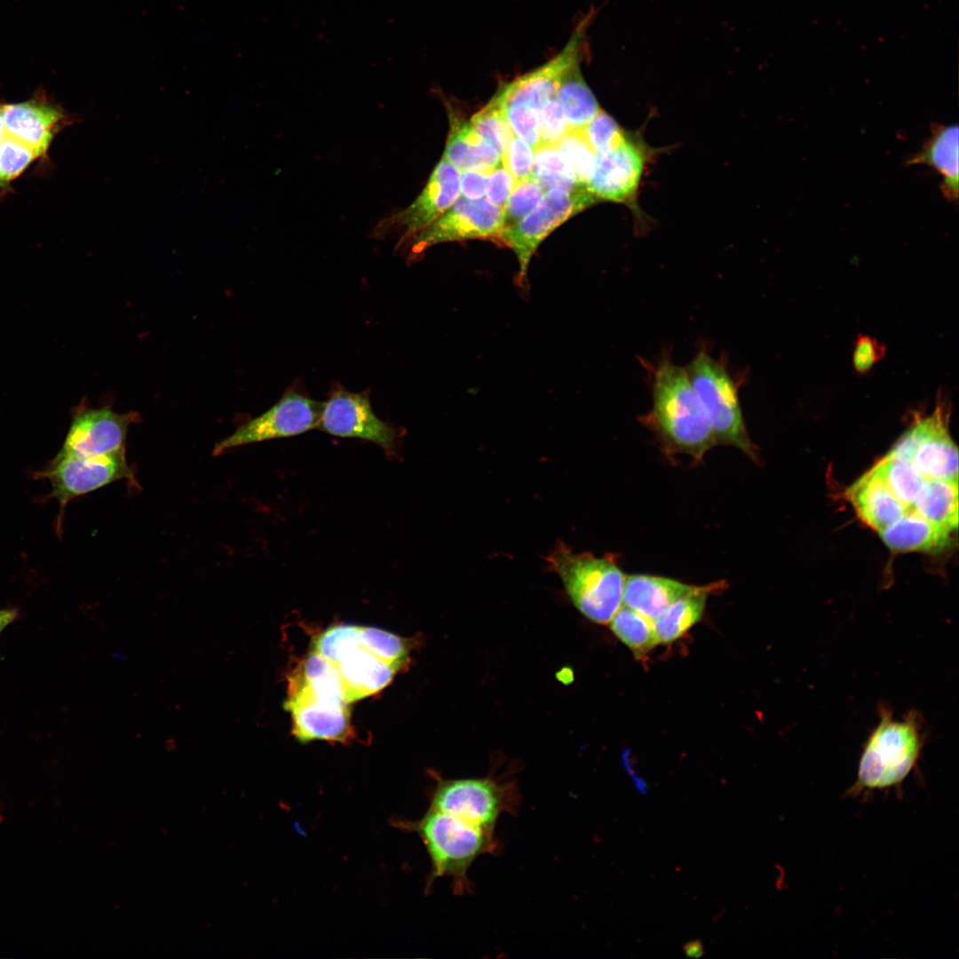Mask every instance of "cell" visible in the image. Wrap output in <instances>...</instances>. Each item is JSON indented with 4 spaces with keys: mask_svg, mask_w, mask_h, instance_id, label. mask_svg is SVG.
<instances>
[{
    "mask_svg": "<svg viewBox=\"0 0 959 959\" xmlns=\"http://www.w3.org/2000/svg\"><path fill=\"white\" fill-rule=\"evenodd\" d=\"M60 504L120 480L133 477L125 454L89 457L61 448L44 473Z\"/></svg>",
    "mask_w": 959,
    "mask_h": 959,
    "instance_id": "5bb4252c",
    "label": "cell"
},
{
    "mask_svg": "<svg viewBox=\"0 0 959 959\" xmlns=\"http://www.w3.org/2000/svg\"><path fill=\"white\" fill-rule=\"evenodd\" d=\"M358 639L362 646L398 670L408 661L404 639L385 630L359 626Z\"/></svg>",
    "mask_w": 959,
    "mask_h": 959,
    "instance_id": "1f68e13d",
    "label": "cell"
},
{
    "mask_svg": "<svg viewBox=\"0 0 959 959\" xmlns=\"http://www.w3.org/2000/svg\"><path fill=\"white\" fill-rule=\"evenodd\" d=\"M878 712L879 721L866 740L856 780L847 796L900 789L921 757L925 741L921 715L910 710L903 717H894L884 705Z\"/></svg>",
    "mask_w": 959,
    "mask_h": 959,
    "instance_id": "7a4b0ae2",
    "label": "cell"
},
{
    "mask_svg": "<svg viewBox=\"0 0 959 959\" xmlns=\"http://www.w3.org/2000/svg\"><path fill=\"white\" fill-rule=\"evenodd\" d=\"M443 157L462 171L488 173L502 162L498 151L474 130L470 121L452 127Z\"/></svg>",
    "mask_w": 959,
    "mask_h": 959,
    "instance_id": "603a6c76",
    "label": "cell"
},
{
    "mask_svg": "<svg viewBox=\"0 0 959 959\" xmlns=\"http://www.w3.org/2000/svg\"><path fill=\"white\" fill-rule=\"evenodd\" d=\"M37 157L31 147L6 134L0 142V186L20 176Z\"/></svg>",
    "mask_w": 959,
    "mask_h": 959,
    "instance_id": "e575fe53",
    "label": "cell"
},
{
    "mask_svg": "<svg viewBox=\"0 0 959 959\" xmlns=\"http://www.w3.org/2000/svg\"><path fill=\"white\" fill-rule=\"evenodd\" d=\"M652 395V408L639 417L668 450L701 461L717 445L709 416L685 368L665 351L654 362L642 361Z\"/></svg>",
    "mask_w": 959,
    "mask_h": 959,
    "instance_id": "6da1fadb",
    "label": "cell"
},
{
    "mask_svg": "<svg viewBox=\"0 0 959 959\" xmlns=\"http://www.w3.org/2000/svg\"><path fill=\"white\" fill-rule=\"evenodd\" d=\"M400 825L417 833L426 848L432 863L428 884L450 876L456 893L469 892V868L478 857L496 847L495 830L430 807L419 820Z\"/></svg>",
    "mask_w": 959,
    "mask_h": 959,
    "instance_id": "3957f363",
    "label": "cell"
},
{
    "mask_svg": "<svg viewBox=\"0 0 959 959\" xmlns=\"http://www.w3.org/2000/svg\"><path fill=\"white\" fill-rule=\"evenodd\" d=\"M515 184L514 178L501 162L487 174V199L503 209Z\"/></svg>",
    "mask_w": 959,
    "mask_h": 959,
    "instance_id": "ab89813d",
    "label": "cell"
},
{
    "mask_svg": "<svg viewBox=\"0 0 959 959\" xmlns=\"http://www.w3.org/2000/svg\"><path fill=\"white\" fill-rule=\"evenodd\" d=\"M358 632L359 626L330 662L340 676L348 704L384 689L397 671L362 646Z\"/></svg>",
    "mask_w": 959,
    "mask_h": 959,
    "instance_id": "e0dca14e",
    "label": "cell"
},
{
    "mask_svg": "<svg viewBox=\"0 0 959 959\" xmlns=\"http://www.w3.org/2000/svg\"><path fill=\"white\" fill-rule=\"evenodd\" d=\"M534 160L535 147L524 139L514 136L502 155L503 165L511 174L516 182L532 176Z\"/></svg>",
    "mask_w": 959,
    "mask_h": 959,
    "instance_id": "74e56055",
    "label": "cell"
},
{
    "mask_svg": "<svg viewBox=\"0 0 959 959\" xmlns=\"http://www.w3.org/2000/svg\"><path fill=\"white\" fill-rule=\"evenodd\" d=\"M584 132L596 154L614 148L626 134V131L602 109L586 125Z\"/></svg>",
    "mask_w": 959,
    "mask_h": 959,
    "instance_id": "d590c367",
    "label": "cell"
},
{
    "mask_svg": "<svg viewBox=\"0 0 959 959\" xmlns=\"http://www.w3.org/2000/svg\"><path fill=\"white\" fill-rule=\"evenodd\" d=\"M596 201L587 187L551 188L545 191L530 213L513 227L501 232L500 242L511 248L517 256L521 282L526 281L530 259L540 243L558 226Z\"/></svg>",
    "mask_w": 959,
    "mask_h": 959,
    "instance_id": "52a82bcc",
    "label": "cell"
},
{
    "mask_svg": "<svg viewBox=\"0 0 959 959\" xmlns=\"http://www.w3.org/2000/svg\"><path fill=\"white\" fill-rule=\"evenodd\" d=\"M18 612L14 609L0 610V633L17 617Z\"/></svg>",
    "mask_w": 959,
    "mask_h": 959,
    "instance_id": "7bdbcfd3",
    "label": "cell"
},
{
    "mask_svg": "<svg viewBox=\"0 0 959 959\" xmlns=\"http://www.w3.org/2000/svg\"><path fill=\"white\" fill-rule=\"evenodd\" d=\"M557 147L576 181L586 186L593 170L596 152L589 143L584 129L569 130Z\"/></svg>",
    "mask_w": 959,
    "mask_h": 959,
    "instance_id": "4dcf8cb0",
    "label": "cell"
},
{
    "mask_svg": "<svg viewBox=\"0 0 959 959\" xmlns=\"http://www.w3.org/2000/svg\"><path fill=\"white\" fill-rule=\"evenodd\" d=\"M284 708L291 714L292 732L302 742L312 740H345L350 733L347 703L315 696L305 685L291 677Z\"/></svg>",
    "mask_w": 959,
    "mask_h": 959,
    "instance_id": "2e32d148",
    "label": "cell"
},
{
    "mask_svg": "<svg viewBox=\"0 0 959 959\" xmlns=\"http://www.w3.org/2000/svg\"><path fill=\"white\" fill-rule=\"evenodd\" d=\"M575 607L590 621L608 623L622 605L625 575L611 559L576 553L560 543L548 557Z\"/></svg>",
    "mask_w": 959,
    "mask_h": 959,
    "instance_id": "5b68a950",
    "label": "cell"
},
{
    "mask_svg": "<svg viewBox=\"0 0 959 959\" xmlns=\"http://www.w3.org/2000/svg\"><path fill=\"white\" fill-rule=\"evenodd\" d=\"M610 628L637 657L648 653L659 643L653 621L622 605L611 619Z\"/></svg>",
    "mask_w": 959,
    "mask_h": 959,
    "instance_id": "83f0119b",
    "label": "cell"
},
{
    "mask_svg": "<svg viewBox=\"0 0 959 959\" xmlns=\"http://www.w3.org/2000/svg\"><path fill=\"white\" fill-rule=\"evenodd\" d=\"M547 191L551 188L574 190L580 185L557 146L539 145L535 148L532 176Z\"/></svg>",
    "mask_w": 959,
    "mask_h": 959,
    "instance_id": "f546056e",
    "label": "cell"
},
{
    "mask_svg": "<svg viewBox=\"0 0 959 959\" xmlns=\"http://www.w3.org/2000/svg\"><path fill=\"white\" fill-rule=\"evenodd\" d=\"M503 209L488 199L468 200L459 196L438 218L413 235L406 243L412 254L438 243L468 239L500 242Z\"/></svg>",
    "mask_w": 959,
    "mask_h": 959,
    "instance_id": "7c38bea8",
    "label": "cell"
},
{
    "mask_svg": "<svg viewBox=\"0 0 959 959\" xmlns=\"http://www.w3.org/2000/svg\"><path fill=\"white\" fill-rule=\"evenodd\" d=\"M545 191L532 177L516 182L503 208V229L513 227L540 202Z\"/></svg>",
    "mask_w": 959,
    "mask_h": 959,
    "instance_id": "836d02e7",
    "label": "cell"
},
{
    "mask_svg": "<svg viewBox=\"0 0 959 959\" xmlns=\"http://www.w3.org/2000/svg\"><path fill=\"white\" fill-rule=\"evenodd\" d=\"M493 99L501 107L513 134L533 147H537L540 145L537 110L522 99L509 83Z\"/></svg>",
    "mask_w": 959,
    "mask_h": 959,
    "instance_id": "f1b7e54d",
    "label": "cell"
},
{
    "mask_svg": "<svg viewBox=\"0 0 959 959\" xmlns=\"http://www.w3.org/2000/svg\"><path fill=\"white\" fill-rule=\"evenodd\" d=\"M683 950L687 957L699 958L704 954L703 945L701 939H693L683 946Z\"/></svg>",
    "mask_w": 959,
    "mask_h": 959,
    "instance_id": "b9f144b4",
    "label": "cell"
},
{
    "mask_svg": "<svg viewBox=\"0 0 959 959\" xmlns=\"http://www.w3.org/2000/svg\"><path fill=\"white\" fill-rule=\"evenodd\" d=\"M717 584L695 586L686 595L671 604L653 621L659 643H670L683 636L700 621L704 612L707 596Z\"/></svg>",
    "mask_w": 959,
    "mask_h": 959,
    "instance_id": "d4e9b609",
    "label": "cell"
},
{
    "mask_svg": "<svg viewBox=\"0 0 959 959\" xmlns=\"http://www.w3.org/2000/svg\"><path fill=\"white\" fill-rule=\"evenodd\" d=\"M515 796L510 784L487 778L439 779L430 808L495 830L500 815L511 810Z\"/></svg>",
    "mask_w": 959,
    "mask_h": 959,
    "instance_id": "9c48e42d",
    "label": "cell"
},
{
    "mask_svg": "<svg viewBox=\"0 0 959 959\" xmlns=\"http://www.w3.org/2000/svg\"><path fill=\"white\" fill-rule=\"evenodd\" d=\"M5 135H6V132H5V128H4V119H3L2 107L0 106V142L3 140V139L5 137Z\"/></svg>",
    "mask_w": 959,
    "mask_h": 959,
    "instance_id": "ee69618b",
    "label": "cell"
},
{
    "mask_svg": "<svg viewBox=\"0 0 959 959\" xmlns=\"http://www.w3.org/2000/svg\"><path fill=\"white\" fill-rule=\"evenodd\" d=\"M685 369L709 416L716 443L735 447L756 458L757 448L749 436L740 404L741 382L733 376L725 357L715 359L703 344Z\"/></svg>",
    "mask_w": 959,
    "mask_h": 959,
    "instance_id": "277c9868",
    "label": "cell"
},
{
    "mask_svg": "<svg viewBox=\"0 0 959 959\" xmlns=\"http://www.w3.org/2000/svg\"><path fill=\"white\" fill-rule=\"evenodd\" d=\"M958 126L932 123L931 135L922 148L906 162L907 165L924 164L942 177L940 191L949 202L958 199Z\"/></svg>",
    "mask_w": 959,
    "mask_h": 959,
    "instance_id": "ffe728a7",
    "label": "cell"
},
{
    "mask_svg": "<svg viewBox=\"0 0 959 959\" xmlns=\"http://www.w3.org/2000/svg\"><path fill=\"white\" fill-rule=\"evenodd\" d=\"M581 61L567 68L557 93L569 130L584 129L601 109L583 76Z\"/></svg>",
    "mask_w": 959,
    "mask_h": 959,
    "instance_id": "cb8c5ba5",
    "label": "cell"
},
{
    "mask_svg": "<svg viewBox=\"0 0 959 959\" xmlns=\"http://www.w3.org/2000/svg\"><path fill=\"white\" fill-rule=\"evenodd\" d=\"M317 428L334 436L373 442L388 455L397 454L398 428L376 416L369 391L353 392L339 384L333 385L328 400L323 402Z\"/></svg>",
    "mask_w": 959,
    "mask_h": 959,
    "instance_id": "30bf717a",
    "label": "cell"
},
{
    "mask_svg": "<svg viewBox=\"0 0 959 959\" xmlns=\"http://www.w3.org/2000/svg\"><path fill=\"white\" fill-rule=\"evenodd\" d=\"M694 588L670 578L632 575L625 577L622 605L654 621Z\"/></svg>",
    "mask_w": 959,
    "mask_h": 959,
    "instance_id": "44dd1931",
    "label": "cell"
},
{
    "mask_svg": "<svg viewBox=\"0 0 959 959\" xmlns=\"http://www.w3.org/2000/svg\"><path fill=\"white\" fill-rule=\"evenodd\" d=\"M951 533L911 511L878 534L894 552L937 553L950 545Z\"/></svg>",
    "mask_w": 959,
    "mask_h": 959,
    "instance_id": "7402d4cb",
    "label": "cell"
},
{
    "mask_svg": "<svg viewBox=\"0 0 959 959\" xmlns=\"http://www.w3.org/2000/svg\"><path fill=\"white\" fill-rule=\"evenodd\" d=\"M141 421L139 413H117L107 407L85 408L75 416L62 449L97 457L125 454L131 424Z\"/></svg>",
    "mask_w": 959,
    "mask_h": 959,
    "instance_id": "9a60e30c",
    "label": "cell"
},
{
    "mask_svg": "<svg viewBox=\"0 0 959 959\" xmlns=\"http://www.w3.org/2000/svg\"><path fill=\"white\" fill-rule=\"evenodd\" d=\"M913 510L925 519L953 532L958 527V481L926 480Z\"/></svg>",
    "mask_w": 959,
    "mask_h": 959,
    "instance_id": "484cf974",
    "label": "cell"
},
{
    "mask_svg": "<svg viewBox=\"0 0 959 959\" xmlns=\"http://www.w3.org/2000/svg\"><path fill=\"white\" fill-rule=\"evenodd\" d=\"M323 402L313 400L300 384L285 390L281 399L260 416L242 424L219 441L213 455H221L247 444L302 434L320 423Z\"/></svg>",
    "mask_w": 959,
    "mask_h": 959,
    "instance_id": "ba28073f",
    "label": "cell"
},
{
    "mask_svg": "<svg viewBox=\"0 0 959 959\" xmlns=\"http://www.w3.org/2000/svg\"><path fill=\"white\" fill-rule=\"evenodd\" d=\"M908 511L926 481L909 463L887 453L873 467Z\"/></svg>",
    "mask_w": 959,
    "mask_h": 959,
    "instance_id": "4316f807",
    "label": "cell"
},
{
    "mask_svg": "<svg viewBox=\"0 0 959 959\" xmlns=\"http://www.w3.org/2000/svg\"><path fill=\"white\" fill-rule=\"evenodd\" d=\"M487 174L480 171H463L460 177L463 196L470 200L483 198L487 193Z\"/></svg>",
    "mask_w": 959,
    "mask_h": 959,
    "instance_id": "60d3db41",
    "label": "cell"
},
{
    "mask_svg": "<svg viewBox=\"0 0 959 959\" xmlns=\"http://www.w3.org/2000/svg\"><path fill=\"white\" fill-rule=\"evenodd\" d=\"M1 107L6 134L31 147L39 156L48 150L65 122L63 112L41 100Z\"/></svg>",
    "mask_w": 959,
    "mask_h": 959,
    "instance_id": "ac0fdd59",
    "label": "cell"
},
{
    "mask_svg": "<svg viewBox=\"0 0 959 959\" xmlns=\"http://www.w3.org/2000/svg\"><path fill=\"white\" fill-rule=\"evenodd\" d=\"M460 171L444 157L432 172L426 186L415 201L402 210L380 221L376 237L400 231L398 247L442 215L459 197Z\"/></svg>",
    "mask_w": 959,
    "mask_h": 959,
    "instance_id": "4fadbf2b",
    "label": "cell"
},
{
    "mask_svg": "<svg viewBox=\"0 0 959 959\" xmlns=\"http://www.w3.org/2000/svg\"><path fill=\"white\" fill-rule=\"evenodd\" d=\"M649 148L639 135L626 131L614 148L596 154L593 170L587 182L588 191L598 200L624 203L633 210L639 183L650 156Z\"/></svg>",
    "mask_w": 959,
    "mask_h": 959,
    "instance_id": "8fae6325",
    "label": "cell"
},
{
    "mask_svg": "<svg viewBox=\"0 0 959 959\" xmlns=\"http://www.w3.org/2000/svg\"><path fill=\"white\" fill-rule=\"evenodd\" d=\"M951 404L939 393L933 412L914 417L889 453L909 463L924 479L958 481V450L948 428Z\"/></svg>",
    "mask_w": 959,
    "mask_h": 959,
    "instance_id": "8992f818",
    "label": "cell"
},
{
    "mask_svg": "<svg viewBox=\"0 0 959 959\" xmlns=\"http://www.w3.org/2000/svg\"><path fill=\"white\" fill-rule=\"evenodd\" d=\"M846 496L860 519L877 533L908 511L873 468L847 488Z\"/></svg>",
    "mask_w": 959,
    "mask_h": 959,
    "instance_id": "d6986e66",
    "label": "cell"
},
{
    "mask_svg": "<svg viewBox=\"0 0 959 959\" xmlns=\"http://www.w3.org/2000/svg\"><path fill=\"white\" fill-rule=\"evenodd\" d=\"M885 348L875 338L859 335L852 352V365L860 374L869 371L884 355Z\"/></svg>",
    "mask_w": 959,
    "mask_h": 959,
    "instance_id": "f35d334b",
    "label": "cell"
},
{
    "mask_svg": "<svg viewBox=\"0 0 959 959\" xmlns=\"http://www.w3.org/2000/svg\"><path fill=\"white\" fill-rule=\"evenodd\" d=\"M537 115L540 145L558 146L569 128L557 97L545 101L539 107Z\"/></svg>",
    "mask_w": 959,
    "mask_h": 959,
    "instance_id": "8d00e7d4",
    "label": "cell"
},
{
    "mask_svg": "<svg viewBox=\"0 0 959 959\" xmlns=\"http://www.w3.org/2000/svg\"><path fill=\"white\" fill-rule=\"evenodd\" d=\"M474 130L500 154L503 155L514 134L497 102L491 100L470 121Z\"/></svg>",
    "mask_w": 959,
    "mask_h": 959,
    "instance_id": "d6a6232c",
    "label": "cell"
}]
</instances>
